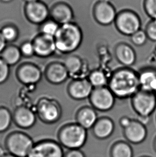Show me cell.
Returning <instances> with one entry per match:
<instances>
[{"label": "cell", "mask_w": 156, "mask_h": 157, "mask_svg": "<svg viewBox=\"0 0 156 157\" xmlns=\"http://www.w3.org/2000/svg\"><path fill=\"white\" fill-rule=\"evenodd\" d=\"M108 86L116 97H133L140 90L139 76L133 70L124 68L117 70L109 80Z\"/></svg>", "instance_id": "cell-1"}, {"label": "cell", "mask_w": 156, "mask_h": 157, "mask_svg": "<svg viewBox=\"0 0 156 157\" xmlns=\"http://www.w3.org/2000/svg\"><path fill=\"white\" fill-rule=\"evenodd\" d=\"M54 38L57 51L63 54L72 53L82 43V30L76 22L61 25Z\"/></svg>", "instance_id": "cell-2"}, {"label": "cell", "mask_w": 156, "mask_h": 157, "mask_svg": "<svg viewBox=\"0 0 156 157\" xmlns=\"http://www.w3.org/2000/svg\"><path fill=\"white\" fill-rule=\"evenodd\" d=\"M86 129L78 124L67 125L61 130L59 140L64 146L70 149H78L84 144L86 139Z\"/></svg>", "instance_id": "cell-3"}, {"label": "cell", "mask_w": 156, "mask_h": 157, "mask_svg": "<svg viewBox=\"0 0 156 157\" xmlns=\"http://www.w3.org/2000/svg\"><path fill=\"white\" fill-rule=\"evenodd\" d=\"M6 144L10 153L17 157H28L34 145L30 137L20 132L11 134Z\"/></svg>", "instance_id": "cell-4"}, {"label": "cell", "mask_w": 156, "mask_h": 157, "mask_svg": "<svg viewBox=\"0 0 156 157\" xmlns=\"http://www.w3.org/2000/svg\"><path fill=\"white\" fill-rule=\"evenodd\" d=\"M142 21L136 13L131 11H124L118 13L115 26L121 34L131 36L140 30Z\"/></svg>", "instance_id": "cell-5"}, {"label": "cell", "mask_w": 156, "mask_h": 157, "mask_svg": "<svg viewBox=\"0 0 156 157\" xmlns=\"http://www.w3.org/2000/svg\"><path fill=\"white\" fill-rule=\"evenodd\" d=\"M132 106L139 117H149L156 108V96L140 90L132 97Z\"/></svg>", "instance_id": "cell-6"}, {"label": "cell", "mask_w": 156, "mask_h": 157, "mask_svg": "<svg viewBox=\"0 0 156 157\" xmlns=\"http://www.w3.org/2000/svg\"><path fill=\"white\" fill-rule=\"evenodd\" d=\"M115 96L108 87L94 88L91 96L90 102L94 108L100 111H108L115 103Z\"/></svg>", "instance_id": "cell-7"}, {"label": "cell", "mask_w": 156, "mask_h": 157, "mask_svg": "<svg viewBox=\"0 0 156 157\" xmlns=\"http://www.w3.org/2000/svg\"><path fill=\"white\" fill-rule=\"evenodd\" d=\"M59 144L53 140H43L34 144L27 157H63Z\"/></svg>", "instance_id": "cell-8"}, {"label": "cell", "mask_w": 156, "mask_h": 157, "mask_svg": "<svg viewBox=\"0 0 156 157\" xmlns=\"http://www.w3.org/2000/svg\"><path fill=\"white\" fill-rule=\"evenodd\" d=\"M24 11L28 19L36 24H42L50 16V10L46 4L40 1L26 3Z\"/></svg>", "instance_id": "cell-9"}, {"label": "cell", "mask_w": 156, "mask_h": 157, "mask_svg": "<svg viewBox=\"0 0 156 157\" xmlns=\"http://www.w3.org/2000/svg\"><path fill=\"white\" fill-rule=\"evenodd\" d=\"M37 110L40 118L47 123H53L57 121L61 114V108L57 102L48 99L40 100Z\"/></svg>", "instance_id": "cell-10"}, {"label": "cell", "mask_w": 156, "mask_h": 157, "mask_svg": "<svg viewBox=\"0 0 156 157\" xmlns=\"http://www.w3.org/2000/svg\"><path fill=\"white\" fill-rule=\"evenodd\" d=\"M118 13L110 3L100 1L94 9V16L98 23L102 26H109L114 23Z\"/></svg>", "instance_id": "cell-11"}, {"label": "cell", "mask_w": 156, "mask_h": 157, "mask_svg": "<svg viewBox=\"0 0 156 157\" xmlns=\"http://www.w3.org/2000/svg\"><path fill=\"white\" fill-rule=\"evenodd\" d=\"M50 17L60 25L73 22L74 19V13L71 7L61 1L54 4L50 10Z\"/></svg>", "instance_id": "cell-12"}, {"label": "cell", "mask_w": 156, "mask_h": 157, "mask_svg": "<svg viewBox=\"0 0 156 157\" xmlns=\"http://www.w3.org/2000/svg\"><path fill=\"white\" fill-rule=\"evenodd\" d=\"M94 89L88 79H78L70 84L69 93L74 99L84 100L89 98Z\"/></svg>", "instance_id": "cell-13"}, {"label": "cell", "mask_w": 156, "mask_h": 157, "mask_svg": "<svg viewBox=\"0 0 156 157\" xmlns=\"http://www.w3.org/2000/svg\"><path fill=\"white\" fill-rule=\"evenodd\" d=\"M35 54L40 57H48L56 50L55 38L53 36L41 34L33 41Z\"/></svg>", "instance_id": "cell-14"}, {"label": "cell", "mask_w": 156, "mask_h": 157, "mask_svg": "<svg viewBox=\"0 0 156 157\" xmlns=\"http://www.w3.org/2000/svg\"><path fill=\"white\" fill-rule=\"evenodd\" d=\"M20 81L26 84H36L41 78L40 69L33 64H27L21 66L18 72Z\"/></svg>", "instance_id": "cell-15"}, {"label": "cell", "mask_w": 156, "mask_h": 157, "mask_svg": "<svg viewBox=\"0 0 156 157\" xmlns=\"http://www.w3.org/2000/svg\"><path fill=\"white\" fill-rule=\"evenodd\" d=\"M69 74L64 64L54 63L48 66L46 70V77L51 83L59 84L68 79Z\"/></svg>", "instance_id": "cell-16"}, {"label": "cell", "mask_w": 156, "mask_h": 157, "mask_svg": "<svg viewBox=\"0 0 156 157\" xmlns=\"http://www.w3.org/2000/svg\"><path fill=\"white\" fill-rule=\"evenodd\" d=\"M140 90L154 94L156 96V70H144L139 74Z\"/></svg>", "instance_id": "cell-17"}, {"label": "cell", "mask_w": 156, "mask_h": 157, "mask_svg": "<svg viewBox=\"0 0 156 157\" xmlns=\"http://www.w3.org/2000/svg\"><path fill=\"white\" fill-rule=\"evenodd\" d=\"M15 120L19 127L28 129L32 127L36 122V116L32 110L26 107H21L15 113Z\"/></svg>", "instance_id": "cell-18"}, {"label": "cell", "mask_w": 156, "mask_h": 157, "mask_svg": "<svg viewBox=\"0 0 156 157\" xmlns=\"http://www.w3.org/2000/svg\"><path fill=\"white\" fill-rule=\"evenodd\" d=\"M125 129V135L129 141L134 143L141 142L147 134L143 124L139 121H132L128 127Z\"/></svg>", "instance_id": "cell-19"}, {"label": "cell", "mask_w": 156, "mask_h": 157, "mask_svg": "<svg viewBox=\"0 0 156 157\" xmlns=\"http://www.w3.org/2000/svg\"><path fill=\"white\" fill-rule=\"evenodd\" d=\"M115 54L118 61L124 66H131L135 63V52L129 45L125 44L118 45L115 49Z\"/></svg>", "instance_id": "cell-20"}, {"label": "cell", "mask_w": 156, "mask_h": 157, "mask_svg": "<svg viewBox=\"0 0 156 157\" xmlns=\"http://www.w3.org/2000/svg\"><path fill=\"white\" fill-rule=\"evenodd\" d=\"M76 119L78 123L87 129L94 126L97 121V115L93 108L86 107L81 108L78 112Z\"/></svg>", "instance_id": "cell-21"}, {"label": "cell", "mask_w": 156, "mask_h": 157, "mask_svg": "<svg viewBox=\"0 0 156 157\" xmlns=\"http://www.w3.org/2000/svg\"><path fill=\"white\" fill-rule=\"evenodd\" d=\"M114 129V124L111 120L107 118L101 119L96 122L94 127L96 136L100 138L108 137Z\"/></svg>", "instance_id": "cell-22"}, {"label": "cell", "mask_w": 156, "mask_h": 157, "mask_svg": "<svg viewBox=\"0 0 156 157\" xmlns=\"http://www.w3.org/2000/svg\"><path fill=\"white\" fill-rule=\"evenodd\" d=\"M64 66L68 70L69 75L75 76L79 74L84 68V62L80 57L72 55L66 59Z\"/></svg>", "instance_id": "cell-23"}, {"label": "cell", "mask_w": 156, "mask_h": 157, "mask_svg": "<svg viewBox=\"0 0 156 157\" xmlns=\"http://www.w3.org/2000/svg\"><path fill=\"white\" fill-rule=\"evenodd\" d=\"M2 53V59L9 66L17 64L20 61L22 55L20 49L15 46L6 47Z\"/></svg>", "instance_id": "cell-24"}, {"label": "cell", "mask_w": 156, "mask_h": 157, "mask_svg": "<svg viewBox=\"0 0 156 157\" xmlns=\"http://www.w3.org/2000/svg\"><path fill=\"white\" fill-rule=\"evenodd\" d=\"M88 79L94 88L105 87L109 82L104 72L99 70H94L91 72Z\"/></svg>", "instance_id": "cell-25"}, {"label": "cell", "mask_w": 156, "mask_h": 157, "mask_svg": "<svg viewBox=\"0 0 156 157\" xmlns=\"http://www.w3.org/2000/svg\"><path fill=\"white\" fill-rule=\"evenodd\" d=\"M41 34L55 37L60 28V25L52 19L47 20L41 24Z\"/></svg>", "instance_id": "cell-26"}, {"label": "cell", "mask_w": 156, "mask_h": 157, "mask_svg": "<svg viewBox=\"0 0 156 157\" xmlns=\"http://www.w3.org/2000/svg\"><path fill=\"white\" fill-rule=\"evenodd\" d=\"M12 121L10 113L6 108H0V132H5L10 127Z\"/></svg>", "instance_id": "cell-27"}, {"label": "cell", "mask_w": 156, "mask_h": 157, "mask_svg": "<svg viewBox=\"0 0 156 157\" xmlns=\"http://www.w3.org/2000/svg\"><path fill=\"white\" fill-rule=\"evenodd\" d=\"M113 157H132V151L128 145L119 143L113 149Z\"/></svg>", "instance_id": "cell-28"}, {"label": "cell", "mask_w": 156, "mask_h": 157, "mask_svg": "<svg viewBox=\"0 0 156 157\" xmlns=\"http://www.w3.org/2000/svg\"><path fill=\"white\" fill-rule=\"evenodd\" d=\"M0 32L6 42H12L15 41L17 39L18 34L16 29L10 25L5 26Z\"/></svg>", "instance_id": "cell-29"}, {"label": "cell", "mask_w": 156, "mask_h": 157, "mask_svg": "<svg viewBox=\"0 0 156 157\" xmlns=\"http://www.w3.org/2000/svg\"><path fill=\"white\" fill-rule=\"evenodd\" d=\"M148 38L146 31L139 30L131 36L132 42L137 46L143 45Z\"/></svg>", "instance_id": "cell-30"}, {"label": "cell", "mask_w": 156, "mask_h": 157, "mask_svg": "<svg viewBox=\"0 0 156 157\" xmlns=\"http://www.w3.org/2000/svg\"><path fill=\"white\" fill-rule=\"evenodd\" d=\"M9 73V66L3 59H0V84L4 83L7 80Z\"/></svg>", "instance_id": "cell-31"}, {"label": "cell", "mask_w": 156, "mask_h": 157, "mask_svg": "<svg viewBox=\"0 0 156 157\" xmlns=\"http://www.w3.org/2000/svg\"><path fill=\"white\" fill-rule=\"evenodd\" d=\"M146 12L151 19H156V0H146Z\"/></svg>", "instance_id": "cell-32"}, {"label": "cell", "mask_w": 156, "mask_h": 157, "mask_svg": "<svg viewBox=\"0 0 156 157\" xmlns=\"http://www.w3.org/2000/svg\"><path fill=\"white\" fill-rule=\"evenodd\" d=\"M20 50L21 54L26 57H31L35 54L33 43L29 41L23 44Z\"/></svg>", "instance_id": "cell-33"}, {"label": "cell", "mask_w": 156, "mask_h": 157, "mask_svg": "<svg viewBox=\"0 0 156 157\" xmlns=\"http://www.w3.org/2000/svg\"><path fill=\"white\" fill-rule=\"evenodd\" d=\"M146 32L148 38L156 41V19H152L148 23Z\"/></svg>", "instance_id": "cell-34"}, {"label": "cell", "mask_w": 156, "mask_h": 157, "mask_svg": "<svg viewBox=\"0 0 156 157\" xmlns=\"http://www.w3.org/2000/svg\"><path fill=\"white\" fill-rule=\"evenodd\" d=\"M6 41L0 32V53H2L6 48Z\"/></svg>", "instance_id": "cell-35"}, {"label": "cell", "mask_w": 156, "mask_h": 157, "mask_svg": "<svg viewBox=\"0 0 156 157\" xmlns=\"http://www.w3.org/2000/svg\"><path fill=\"white\" fill-rule=\"evenodd\" d=\"M132 120L131 119H129L128 117H124L120 120V124L122 125L124 128L128 127L129 124H131Z\"/></svg>", "instance_id": "cell-36"}, {"label": "cell", "mask_w": 156, "mask_h": 157, "mask_svg": "<svg viewBox=\"0 0 156 157\" xmlns=\"http://www.w3.org/2000/svg\"><path fill=\"white\" fill-rule=\"evenodd\" d=\"M66 157H84V156L79 151L74 150L69 152Z\"/></svg>", "instance_id": "cell-37"}, {"label": "cell", "mask_w": 156, "mask_h": 157, "mask_svg": "<svg viewBox=\"0 0 156 157\" xmlns=\"http://www.w3.org/2000/svg\"><path fill=\"white\" fill-rule=\"evenodd\" d=\"M6 155L4 149L1 146H0V157H3Z\"/></svg>", "instance_id": "cell-38"}, {"label": "cell", "mask_w": 156, "mask_h": 157, "mask_svg": "<svg viewBox=\"0 0 156 157\" xmlns=\"http://www.w3.org/2000/svg\"><path fill=\"white\" fill-rule=\"evenodd\" d=\"M26 3H33V2H37L39 1L40 0H24Z\"/></svg>", "instance_id": "cell-39"}, {"label": "cell", "mask_w": 156, "mask_h": 157, "mask_svg": "<svg viewBox=\"0 0 156 157\" xmlns=\"http://www.w3.org/2000/svg\"><path fill=\"white\" fill-rule=\"evenodd\" d=\"M13 0H0L1 2H3V3H10L13 1Z\"/></svg>", "instance_id": "cell-40"}, {"label": "cell", "mask_w": 156, "mask_h": 157, "mask_svg": "<svg viewBox=\"0 0 156 157\" xmlns=\"http://www.w3.org/2000/svg\"><path fill=\"white\" fill-rule=\"evenodd\" d=\"M17 157L16 156H15V155H13L12 154H6L5 155L3 156V157Z\"/></svg>", "instance_id": "cell-41"}, {"label": "cell", "mask_w": 156, "mask_h": 157, "mask_svg": "<svg viewBox=\"0 0 156 157\" xmlns=\"http://www.w3.org/2000/svg\"></svg>", "instance_id": "cell-42"}]
</instances>
